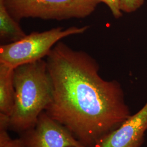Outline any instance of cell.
<instances>
[{"label": "cell", "instance_id": "9c48e42d", "mask_svg": "<svg viewBox=\"0 0 147 147\" xmlns=\"http://www.w3.org/2000/svg\"><path fill=\"white\" fill-rule=\"evenodd\" d=\"M9 117L0 113V147H25L20 139H12L8 135Z\"/></svg>", "mask_w": 147, "mask_h": 147}, {"label": "cell", "instance_id": "52a82bcc", "mask_svg": "<svg viewBox=\"0 0 147 147\" xmlns=\"http://www.w3.org/2000/svg\"><path fill=\"white\" fill-rule=\"evenodd\" d=\"M14 71V68L10 65L0 62V113L9 117L15 103Z\"/></svg>", "mask_w": 147, "mask_h": 147}, {"label": "cell", "instance_id": "8fae6325", "mask_svg": "<svg viewBox=\"0 0 147 147\" xmlns=\"http://www.w3.org/2000/svg\"><path fill=\"white\" fill-rule=\"evenodd\" d=\"M100 2H104L110 9L113 16L116 19L122 16V11L120 6V0H99Z\"/></svg>", "mask_w": 147, "mask_h": 147}, {"label": "cell", "instance_id": "7c38bea8", "mask_svg": "<svg viewBox=\"0 0 147 147\" xmlns=\"http://www.w3.org/2000/svg\"></svg>", "mask_w": 147, "mask_h": 147}, {"label": "cell", "instance_id": "7a4b0ae2", "mask_svg": "<svg viewBox=\"0 0 147 147\" xmlns=\"http://www.w3.org/2000/svg\"><path fill=\"white\" fill-rule=\"evenodd\" d=\"M15 103L9 129L25 132L36 124L52 99L53 84L45 60L19 65L14 71Z\"/></svg>", "mask_w": 147, "mask_h": 147}, {"label": "cell", "instance_id": "4fadbf2b", "mask_svg": "<svg viewBox=\"0 0 147 147\" xmlns=\"http://www.w3.org/2000/svg\"></svg>", "mask_w": 147, "mask_h": 147}, {"label": "cell", "instance_id": "3957f363", "mask_svg": "<svg viewBox=\"0 0 147 147\" xmlns=\"http://www.w3.org/2000/svg\"><path fill=\"white\" fill-rule=\"evenodd\" d=\"M11 16L24 18L64 20L82 19L94 11L99 0H1Z\"/></svg>", "mask_w": 147, "mask_h": 147}, {"label": "cell", "instance_id": "30bf717a", "mask_svg": "<svg viewBox=\"0 0 147 147\" xmlns=\"http://www.w3.org/2000/svg\"><path fill=\"white\" fill-rule=\"evenodd\" d=\"M144 0H120L121 11L132 13L136 11L143 4Z\"/></svg>", "mask_w": 147, "mask_h": 147}, {"label": "cell", "instance_id": "5b68a950", "mask_svg": "<svg viewBox=\"0 0 147 147\" xmlns=\"http://www.w3.org/2000/svg\"><path fill=\"white\" fill-rule=\"evenodd\" d=\"M25 147H86L73 134L44 111L35 125L21 138Z\"/></svg>", "mask_w": 147, "mask_h": 147}, {"label": "cell", "instance_id": "277c9868", "mask_svg": "<svg viewBox=\"0 0 147 147\" xmlns=\"http://www.w3.org/2000/svg\"><path fill=\"white\" fill-rule=\"evenodd\" d=\"M88 26L70 27L66 29L58 27L42 32H32L16 42L0 47V62L13 68L26 63L47 57L56 44L64 38L82 34Z\"/></svg>", "mask_w": 147, "mask_h": 147}, {"label": "cell", "instance_id": "6da1fadb", "mask_svg": "<svg viewBox=\"0 0 147 147\" xmlns=\"http://www.w3.org/2000/svg\"><path fill=\"white\" fill-rule=\"evenodd\" d=\"M46 57L53 95L45 112L84 146L99 147L131 116L121 84L104 80L94 58L62 42Z\"/></svg>", "mask_w": 147, "mask_h": 147}, {"label": "cell", "instance_id": "8992f818", "mask_svg": "<svg viewBox=\"0 0 147 147\" xmlns=\"http://www.w3.org/2000/svg\"><path fill=\"white\" fill-rule=\"evenodd\" d=\"M147 131V102L134 115L111 132L98 147H141Z\"/></svg>", "mask_w": 147, "mask_h": 147}, {"label": "cell", "instance_id": "ba28073f", "mask_svg": "<svg viewBox=\"0 0 147 147\" xmlns=\"http://www.w3.org/2000/svg\"><path fill=\"white\" fill-rule=\"evenodd\" d=\"M18 21L16 20L0 0V37L11 42H18L26 36ZM10 43V42H9Z\"/></svg>", "mask_w": 147, "mask_h": 147}]
</instances>
